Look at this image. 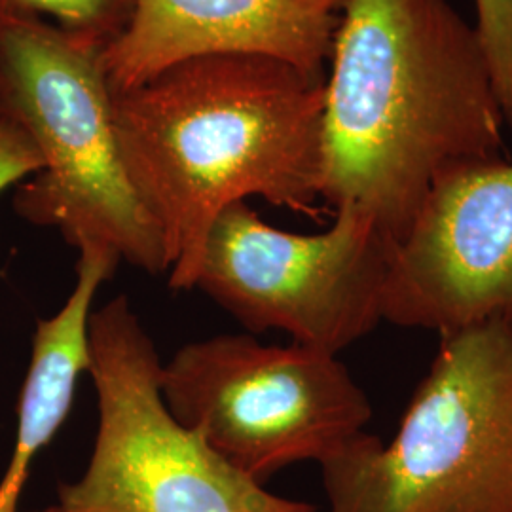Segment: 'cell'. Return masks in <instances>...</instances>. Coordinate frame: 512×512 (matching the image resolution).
<instances>
[{
  "label": "cell",
  "instance_id": "cell-1",
  "mask_svg": "<svg viewBox=\"0 0 512 512\" xmlns=\"http://www.w3.org/2000/svg\"><path fill=\"white\" fill-rule=\"evenodd\" d=\"M319 194L370 217L391 247L440 173L505 158L482 38L450 0H348L334 48Z\"/></svg>",
  "mask_w": 512,
  "mask_h": 512
},
{
  "label": "cell",
  "instance_id": "cell-2",
  "mask_svg": "<svg viewBox=\"0 0 512 512\" xmlns=\"http://www.w3.org/2000/svg\"><path fill=\"white\" fill-rule=\"evenodd\" d=\"M325 80L270 57L205 55L112 95L120 160L164 239L171 289H196L232 203L256 196L317 219Z\"/></svg>",
  "mask_w": 512,
  "mask_h": 512
},
{
  "label": "cell",
  "instance_id": "cell-3",
  "mask_svg": "<svg viewBox=\"0 0 512 512\" xmlns=\"http://www.w3.org/2000/svg\"><path fill=\"white\" fill-rule=\"evenodd\" d=\"M319 465L329 512H512V329L442 334L393 439Z\"/></svg>",
  "mask_w": 512,
  "mask_h": 512
},
{
  "label": "cell",
  "instance_id": "cell-4",
  "mask_svg": "<svg viewBox=\"0 0 512 512\" xmlns=\"http://www.w3.org/2000/svg\"><path fill=\"white\" fill-rule=\"evenodd\" d=\"M101 52L44 21L0 19L2 112L42 158L40 171L18 184L14 209L78 251L103 249L164 275V239L120 160Z\"/></svg>",
  "mask_w": 512,
  "mask_h": 512
},
{
  "label": "cell",
  "instance_id": "cell-5",
  "mask_svg": "<svg viewBox=\"0 0 512 512\" xmlns=\"http://www.w3.org/2000/svg\"><path fill=\"white\" fill-rule=\"evenodd\" d=\"M88 340L99 412L92 458L42 512H317L268 492L173 418L158 351L126 296L92 311Z\"/></svg>",
  "mask_w": 512,
  "mask_h": 512
},
{
  "label": "cell",
  "instance_id": "cell-6",
  "mask_svg": "<svg viewBox=\"0 0 512 512\" xmlns=\"http://www.w3.org/2000/svg\"><path fill=\"white\" fill-rule=\"evenodd\" d=\"M160 391L175 420L258 484L294 463H321L374 414L336 355L264 346L251 334L186 344L162 365Z\"/></svg>",
  "mask_w": 512,
  "mask_h": 512
},
{
  "label": "cell",
  "instance_id": "cell-7",
  "mask_svg": "<svg viewBox=\"0 0 512 512\" xmlns=\"http://www.w3.org/2000/svg\"><path fill=\"white\" fill-rule=\"evenodd\" d=\"M391 243L365 213L342 207L321 234H291L247 202L213 222L196 289L260 334L338 355L384 321Z\"/></svg>",
  "mask_w": 512,
  "mask_h": 512
},
{
  "label": "cell",
  "instance_id": "cell-8",
  "mask_svg": "<svg viewBox=\"0 0 512 512\" xmlns=\"http://www.w3.org/2000/svg\"><path fill=\"white\" fill-rule=\"evenodd\" d=\"M384 321L439 336L492 323L512 329V162L440 173L391 247Z\"/></svg>",
  "mask_w": 512,
  "mask_h": 512
},
{
  "label": "cell",
  "instance_id": "cell-9",
  "mask_svg": "<svg viewBox=\"0 0 512 512\" xmlns=\"http://www.w3.org/2000/svg\"><path fill=\"white\" fill-rule=\"evenodd\" d=\"M348 0H137L101 52L112 93L205 55H260L325 78Z\"/></svg>",
  "mask_w": 512,
  "mask_h": 512
},
{
  "label": "cell",
  "instance_id": "cell-10",
  "mask_svg": "<svg viewBox=\"0 0 512 512\" xmlns=\"http://www.w3.org/2000/svg\"><path fill=\"white\" fill-rule=\"evenodd\" d=\"M114 270L109 256L82 253L73 293L61 310L37 323L31 365L19 395L16 442L0 480V512H18L35 459L69 418L76 382L90 366L93 300Z\"/></svg>",
  "mask_w": 512,
  "mask_h": 512
},
{
  "label": "cell",
  "instance_id": "cell-11",
  "mask_svg": "<svg viewBox=\"0 0 512 512\" xmlns=\"http://www.w3.org/2000/svg\"><path fill=\"white\" fill-rule=\"evenodd\" d=\"M137 0H0V19L44 21L67 37L105 50L120 37Z\"/></svg>",
  "mask_w": 512,
  "mask_h": 512
},
{
  "label": "cell",
  "instance_id": "cell-12",
  "mask_svg": "<svg viewBox=\"0 0 512 512\" xmlns=\"http://www.w3.org/2000/svg\"><path fill=\"white\" fill-rule=\"evenodd\" d=\"M476 31L482 38L505 126L512 135V0H475Z\"/></svg>",
  "mask_w": 512,
  "mask_h": 512
},
{
  "label": "cell",
  "instance_id": "cell-13",
  "mask_svg": "<svg viewBox=\"0 0 512 512\" xmlns=\"http://www.w3.org/2000/svg\"><path fill=\"white\" fill-rule=\"evenodd\" d=\"M42 158L29 133L8 114H0V194L33 177Z\"/></svg>",
  "mask_w": 512,
  "mask_h": 512
},
{
  "label": "cell",
  "instance_id": "cell-14",
  "mask_svg": "<svg viewBox=\"0 0 512 512\" xmlns=\"http://www.w3.org/2000/svg\"><path fill=\"white\" fill-rule=\"evenodd\" d=\"M0 114H4V112H2V99H0Z\"/></svg>",
  "mask_w": 512,
  "mask_h": 512
}]
</instances>
